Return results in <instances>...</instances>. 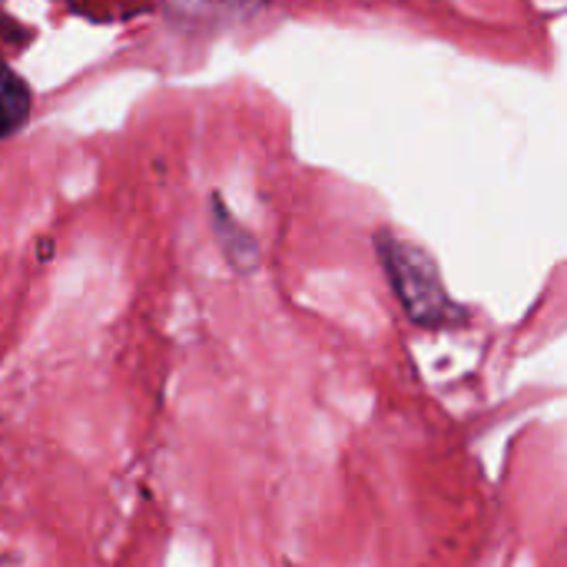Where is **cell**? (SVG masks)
Segmentation results:
<instances>
[{
	"label": "cell",
	"mask_w": 567,
	"mask_h": 567,
	"mask_svg": "<svg viewBox=\"0 0 567 567\" xmlns=\"http://www.w3.org/2000/svg\"><path fill=\"white\" fill-rule=\"evenodd\" d=\"M30 116V86L0 63V140L17 133Z\"/></svg>",
	"instance_id": "obj_2"
},
{
	"label": "cell",
	"mask_w": 567,
	"mask_h": 567,
	"mask_svg": "<svg viewBox=\"0 0 567 567\" xmlns=\"http://www.w3.org/2000/svg\"><path fill=\"white\" fill-rule=\"evenodd\" d=\"M375 246H379V259L389 272V282L415 326L445 329V326L465 322V309L449 299L439 266L422 246H415L389 229L375 236Z\"/></svg>",
	"instance_id": "obj_1"
}]
</instances>
